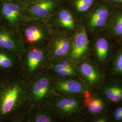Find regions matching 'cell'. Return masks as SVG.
Segmentation results:
<instances>
[{
  "label": "cell",
  "instance_id": "obj_26",
  "mask_svg": "<svg viewBox=\"0 0 122 122\" xmlns=\"http://www.w3.org/2000/svg\"><path fill=\"white\" fill-rule=\"evenodd\" d=\"M100 120V121H97V122H105L104 119H100V120Z\"/></svg>",
  "mask_w": 122,
  "mask_h": 122
},
{
  "label": "cell",
  "instance_id": "obj_3",
  "mask_svg": "<svg viewBox=\"0 0 122 122\" xmlns=\"http://www.w3.org/2000/svg\"><path fill=\"white\" fill-rule=\"evenodd\" d=\"M49 81L46 77L39 79L33 86L32 93L35 100L39 101L44 99L48 92Z\"/></svg>",
  "mask_w": 122,
  "mask_h": 122
},
{
  "label": "cell",
  "instance_id": "obj_21",
  "mask_svg": "<svg viewBox=\"0 0 122 122\" xmlns=\"http://www.w3.org/2000/svg\"><path fill=\"white\" fill-rule=\"evenodd\" d=\"M53 5V3H52L50 5H49L44 9L41 10L38 13L36 14V16L38 17L43 18L47 16L48 15L50 11L52 9Z\"/></svg>",
  "mask_w": 122,
  "mask_h": 122
},
{
  "label": "cell",
  "instance_id": "obj_23",
  "mask_svg": "<svg viewBox=\"0 0 122 122\" xmlns=\"http://www.w3.org/2000/svg\"><path fill=\"white\" fill-rule=\"evenodd\" d=\"M114 30L116 34L122 35V15L118 18L115 25Z\"/></svg>",
  "mask_w": 122,
  "mask_h": 122
},
{
  "label": "cell",
  "instance_id": "obj_25",
  "mask_svg": "<svg viewBox=\"0 0 122 122\" xmlns=\"http://www.w3.org/2000/svg\"><path fill=\"white\" fill-rule=\"evenodd\" d=\"M115 67L118 71L122 73V53L118 56L117 59Z\"/></svg>",
  "mask_w": 122,
  "mask_h": 122
},
{
  "label": "cell",
  "instance_id": "obj_9",
  "mask_svg": "<svg viewBox=\"0 0 122 122\" xmlns=\"http://www.w3.org/2000/svg\"><path fill=\"white\" fill-rule=\"evenodd\" d=\"M2 13L9 22L15 23L17 21L20 15L19 7L13 3L5 4L2 7Z\"/></svg>",
  "mask_w": 122,
  "mask_h": 122
},
{
  "label": "cell",
  "instance_id": "obj_15",
  "mask_svg": "<svg viewBox=\"0 0 122 122\" xmlns=\"http://www.w3.org/2000/svg\"><path fill=\"white\" fill-rule=\"evenodd\" d=\"M59 17L61 25L69 29H73L74 20L71 15L66 10H62L59 14Z\"/></svg>",
  "mask_w": 122,
  "mask_h": 122
},
{
  "label": "cell",
  "instance_id": "obj_10",
  "mask_svg": "<svg viewBox=\"0 0 122 122\" xmlns=\"http://www.w3.org/2000/svg\"><path fill=\"white\" fill-rule=\"evenodd\" d=\"M85 103L92 113H100L104 108V105L100 99L92 97L89 93H86Z\"/></svg>",
  "mask_w": 122,
  "mask_h": 122
},
{
  "label": "cell",
  "instance_id": "obj_1",
  "mask_svg": "<svg viewBox=\"0 0 122 122\" xmlns=\"http://www.w3.org/2000/svg\"><path fill=\"white\" fill-rule=\"evenodd\" d=\"M20 86L8 79L0 81V119L13 112L17 106L20 93Z\"/></svg>",
  "mask_w": 122,
  "mask_h": 122
},
{
  "label": "cell",
  "instance_id": "obj_2",
  "mask_svg": "<svg viewBox=\"0 0 122 122\" xmlns=\"http://www.w3.org/2000/svg\"><path fill=\"white\" fill-rule=\"evenodd\" d=\"M88 45V39L86 32L82 29L75 36L70 56L74 60H78L86 52Z\"/></svg>",
  "mask_w": 122,
  "mask_h": 122
},
{
  "label": "cell",
  "instance_id": "obj_5",
  "mask_svg": "<svg viewBox=\"0 0 122 122\" xmlns=\"http://www.w3.org/2000/svg\"><path fill=\"white\" fill-rule=\"evenodd\" d=\"M0 49L13 53L17 51L18 45L13 35L8 31L0 29Z\"/></svg>",
  "mask_w": 122,
  "mask_h": 122
},
{
  "label": "cell",
  "instance_id": "obj_8",
  "mask_svg": "<svg viewBox=\"0 0 122 122\" xmlns=\"http://www.w3.org/2000/svg\"><path fill=\"white\" fill-rule=\"evenodd\" d=\"M57 108L64 113L74 112L78 109L79 103L72 98H65L58 100L57 103Z\"/></svg>",
  "mask_w": 122,
  "mask_h": 122
},
{
  "label": "cell",
  "instance_id": "obj_16",
  "mask_svg": "<svg viewBox=\"0 0 122 122\" xmlns=\"http://www.w3.org/2000/svg\"><path fill=\"white\" fill-rule=\"evenodd\" d=\"M54 69L57 74L62 77L71 76L76 74L75 68H68L60 65L58 62L54 66Z\"/></svg>",
  "mask_w": 122,
  "mask_h": 122
},
{
  "label": "cell",
  "instance_id": "obj_4",
  "mask_svg": "<svg viewBox=\"0 0 122 122\" xmlns=\"http://www.w3.org/2000/svg\"><path fill=\"white\" fill-rule=\"evenodd\" d=\"M56 88L61 92L71 94H80L82 93L84 90L81 83L71 80L59 81L56 84Z\"/></svg>",
  "mask_w": 122,
  "mask_h": 122
},
{
  "label": "cell",
  "instance_id": "obj_22",
  "mask_svg": "<svg viewBox=\"0 0 122 122\" xmlns=\"http://www.w3.org/2000/svg\"><path fill=\"white\" fill-rule=\"evenodd\" d=\"M106 19L100 18L96 19L94 20H91L90 25L93 28L100 27L104 26L106 23Z\"/></svg>",
  "mask_w": 122,
  "mask_h": 122
},
{
  "label": "cell",
  "instance_id": "obj_24",
  "mask_svg": "<svg viewBox=\"0 0 122 122\" xmlns=\"http://www.w3.org/2000/svg\"><path fill=\"white\" fill-rule=\"evenodd\" d=\"M51 121V119L48 116L41 114L37 116L35 119V122H49Z\"/></svg>",
  "mask_w": 122,
  "mask_h": 122
},
{
  "label": "cell",
  "instance_id": "obj_17",
  "mask_svg": "<svg viewBox=\"0 0 122 122\" xmlns=\"http://www.w3.org/2000/svg\"><path fill=\"white\" fill-rule=\"evenodd\" d=\"M93 0H77L76 2V7L80 12L86 11L92 5Z\"/></svg>",
  "mask_w": 122,
  "mask_h": 122
},
{
  "label": "cell",
  "instance_id": "obj_12",
  "mask_svg": "<svg viewBox=\"0 0 122 122\" xmlns=\"http://www.w3.org/2000/svg\"><path fill=\"white\" fill-rule=\"evenodd\" d=\"M25 35L27 41L30 43L37 42L43 37V34L41 31L36 26H32L26 28Z\"/></svg>",
  "mask_w": 122,
  "mask_h": 122
},
{
  "label": "cell",
  "instance_id": "obj_18",
  "mask_svg": "<svg viewBox=\"0 0 122 122\" xmlns=\"http://www.w3.org/2000/svg\"><path fill=\"white\" fill-rule=\"evenodd\" d=\"M53 3V2L50 0H44L39 3L35 5L31 9V12L35 15L40 11L41 10L44 9L45 7L48 5H49Z\"/></svg>",
  "mask_w": 122,
  "mask_h": 122
},
{
  "label": "cell",
  "instance_id": "obj_14",
  "mask_svg": "<svg viewBox=\"0 0 122 122\" xmlns=\"http://www.w3.org/2000/svg\"><path fill=\"white\" fill-rule=\"evenodd\" d=\"M96 52L97 56L100 60H104L107 56L109 44L107 41L104 38L98 39L96 44Z\"/></svg>",
  "mask_w": 122,
  "mask_h": 122
},
{
  "label": "cell",
  "instance_id": "obj_20",
  "mask_svg": "<svg viewBox=\"0 0 122 122\" xmlns=\"http://www.w3.org/2000/svg\"><path fill=\"white\" fill-rule=\"evenodd\" d=\"M105 95L109 100L114 102H117L115 86L108 88L105 91Z\"/></svg>",
  "mask_w": 122,
  "mask_h": 122
},
{
  "label": "cell",
  "instance_id": "obj_6",
  "mask_svg": "<svg viewBox=\"0 0 122 122\" xmlns=\"http://www.w3.org/2000/svg\"><path fill=\"white\" fill-rule=\"evenodd\" d=\"M70 48L69 41L65 38H60L55 40L50 52L54 58L63 57L69 52Z\"/></svg>",
  "mask_w": 122,
  "mask_h": 122
},
{
  "label": "cell",
  "instance_id": "obj_7",
  "mask_svg": "<svg viewBox=\"0 0 122 122\" xmlns=\"http://www.w3.org/2000/svg\"><path fill=\"white\" fill-rule=\"evenodd\" d=\"M44 58V53L38 49H33L29 52L27 57V64L29 70L34 71L39 66Z\"/></svg>",
  "mask_w": 122,
  "mask_h": 122
},
{
  "label": "cell",
  "instance_id": "obj_19",
  "mask_svg": "<svg viewBox=\"0 0 122 122\" xmlns=\"http://www.w3.org/2000/svg\"><path fill=\"white\" fill-rule=\"evenodd\" d=\"M109 15V12L107 10L104 8H100L96 10L92 15L91 20H94L96 19L103 18L107 19Z\"/></svg>",
  "mask_w": 122,
  "mask_h": 122
},
{
  "label": "cell",
  "instance_id": "obj_27",
  "mask_svg": "<svg viewBox=\"0 0 122 122\" xmlns=\"http://www.w3.org/2000/svg\"><path fill=\"white\" fill-rule=\"evenodd\" d=\"M114 1H118V2H122V0H113Z\"/></svg>",
  "mask_w": 122,
  "mask_h": 122
},
{
  "label": "cell",
  "instance_id": "obj_13",
  "mask_svg": "<svg viewBox=\"0 0 122 122\" xmlns=\"http://www.w3.org/2000/svg\"><path fill=\"white\" fill-rule=\"evenodd\" d=\"M11 52L0 49V70H9L13 67V60Z\"/></svg>",
  "mask_w": 122,
  "mask_h": 122
},
{
  "label": "cell",
  "instance_id": "obj_11",
  "mask_svg": "<svg viewBox=\"0 0 122 122\" xmlns=\"http://www.w3.org/2000/svg\"><path fill=\"white\" fill-rule=\"evenodd\" d=\"M80 69L82 74L90 83H96L98 81L99 76L91 65L84 63L80 66Z\"/></svg>",
  "mask_w": 122,
  "mask_h": 122
}]
</instances>
